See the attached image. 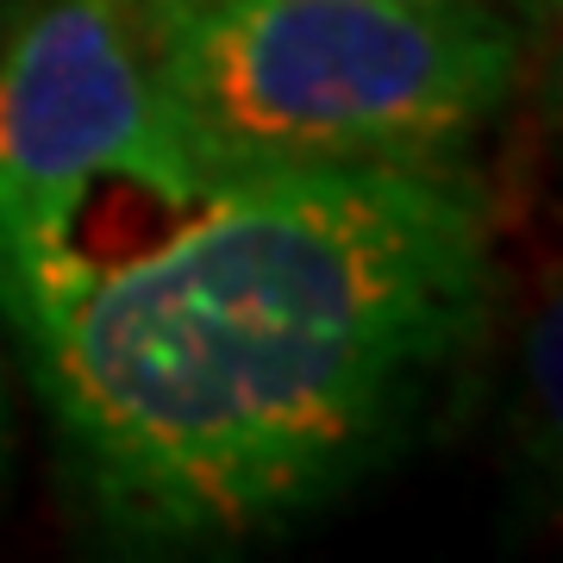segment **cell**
I'll use <instances>...</instances> for the list:
<instances>
[{
    "label": "cell",
    "instance_id": "cell-3",
    "mask_svg": "<svg viewBox=\"0 0 563 563\" xmlns=\"http://www.w3.org/2000/svg\"><path fill=\"white\" fill-rule=\"evenodd\" d=\"M163 139L139 0H32L0 38V220Z\"/></svg>",
    "mask_w": 563,
    "mask_h": 563
},
{
    "label": "cell",
    "instance_id": "cell-1",
    "mask_svg": "<svg viewBox=\"0 0 563 563\" xmlns=\"http://www.w3.org/2000/svg\"><path fill=\"white\" fill-rule=\"evenodd\" d=\"M495 301L463 157H144L0 220V325L125 551H232L369 476Z\"/></svg>",
    "mask_w": 563,
    "mask_h": 563
},
{
    "label": "cell",
    "instance_id": "cell-6",
    "mask_svg": "<svg viewBox=\"0 0 563 563\" xmlns=\"http://www.w3.org/2000/svg\"><path fill=\"white\" fill-rule=\"evenodd\" d=\"M501 7H514V0H501Z\"/></svg>",
    "mask_w": 563,
    "mask_h": 563
},
{
    "label": "cell",
    "instance_id": "cell-4",
    "mask_svg": "<svg viewBox=\"0 0 563 563\" xmlns=\"http://www.w3.org/2000/svg\"><path fill=\"white\" fill-rule=\"evenodd\" d=\"M13 470V395H7V363H0V476Z\"/></svg>",
    "mask_w": 563,
    "mask_h": 563
},
{
    "label": "cell",
    "instance_id": "cell-5",
    "mask_svg": "<svg viewBox=\"0 0 563 563\" xmlns=\"http://www.w3.org/2000/svg\"><path fill=\"white\" fill-rule=\"evenodd\" d=\"M514 13H520L526 25H551L558 20V0H514Z\"/></svg>",
    "mask_w": 563,
    "mask_h": 563
},
{
    "label": "cell",
    "instance_id": "cell-2",
    "mask_svg": "<svg viewBox=\"0 0 563 563\" xmlns=\"http://www.w3.org/2000/svg\"><path fill=\"white\" fill-rule=\"evenodd\" d=\"M163 132L225 163L463 157L526 69L501 0H139Z\"/></svg>",
    "mask_w": 563,
    "mask_h": 563
}]
</instances>
